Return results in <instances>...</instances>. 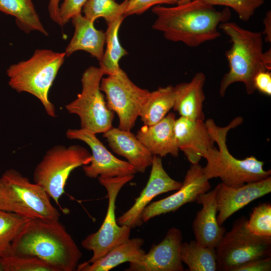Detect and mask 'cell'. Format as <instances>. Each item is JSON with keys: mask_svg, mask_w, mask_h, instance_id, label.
I'll return each instance as SVG.
<instances>
[{"mask_svg": "<svg viewBox=\"0 0 271 271\" xmlns=\"http://www.w3.org/2000/svg\"><path fill=\"white\" fill-rule=\"evenodd\" d=\"M152 11L157 16L153 29L162 32L169 41L182 42L190 47L219 37L217 27L228 22L231 16L228 8L218 11L200 0L172 7L157 5Z\"/></svg>", "mask_w": 271, "mask_h": 271, "instance_id": "1", "label": "cell"}, {"mask_svg": "<svg viewBox=\"0 0 271 271\" xmlns=\"http://www.w3.org/2000/svg\"><path fill=\"white\" fill-rule=\"evenodd\" d=\"M12 254L38 257L56 271L76 270L82 254L59 220L29 219L12 243Z\"/></svg>", "mask_w": 271, "mask_h": 271, "instance_id": "2", "label": "cell"}, {"mask_svg": "<svg viewBox=\"0 0 271 271\" xmlns=\"http://www.w3.org/2000/svg\"><path fill=\"white\" fill-rule=\"evenodd\" d=\"M219 27L228 36L232 43L225 52L229 70L220 84L219 94L223 97L229 86L242 82L248 95L255 91L254 79L261 71L271 69L270 49L263 52V37L260 32L243 29L234 22H226Z\"/></svg>", "mask_w": 271, "mask_h": 271, "instance_id": "3", "label": "cell"}, {"mask_svg": "<svg viewBox=\"0 0 271 271\" xmlns=\"http://www.w3.org/2000/svg\"><path fill=\"white\" fill-rule=\"evenodd\" d=\"M243 118L237 116L227 126L217 125L213 119H207L205 123L207 129L218 146L208 149L203 154L207 161L203 167L204 174L210 180L219 178L223 184L231 187H238L245 184L263 180L271 175V170L263 169L264 162L251 156L240 160L229 152L227 144L229 131L242 123Z\"/></svg>", "mask_w": 271, "mask_h": 271, "instance_id": "4", "label": "cell"}, {"mask_svg": "<svg viewBox=\"0 0 271 271\" xmlns=\"http://www.w3.org/2000/svg\"><path fill=\"white\" fill-rule=\"evenodd\" d=\"M66 57L64 52L36 50L29 59L7 69L9 86L19 93L27 92L35 96L47 114L55 117V107L49 99V91Z\"/></svg>", "mask_w": 271, "mask_h": 271, "instance_id": "5", "label": "cell"}, {"mask_svg": "<svg viewBox=\"0 0 271 271\" xmlns=\"http://www.w3.org/2000/svg\"><path fill=\"white\" fill-rule=\"evenodd\" d=\"M0 210L29 219L59 220L60 217L44 189L14 169L0 178Z\"/></svg>", "mask_w": 271, "mask_h": 271, "instance_id": "6", "label": "cell"}, {"mask_svg": "<svg viewBox=\"0 0 271 271\" xmlns=\"http://www.w3.org/2000/svg\"><path fill=\"white\" fill-rule=\"evenodd\" d=\"M91 154L79 145H56L49 149L34 171V183L42 187L59 205V200L71 172L89 164Z\"/></svg>", "mask_w": 271, "mask_h": 271, "instance_id": "7", "label": "cell"}, {"mask_svg": "<svg viewBox=\"0 0 271 271\" xmlns=\"http://www.w3.org/2000/svg\"><path fill=\"white\" fill-rule=\"evenodd\" d=\"M247 222L243 216L236 220L216 247L217 270L235 271L248 261L270 256L271 237L253 233Z\"/></svg>", "mask_w": 271, "mask_h": 271, "instance_id": "8", "label": "cell"}, {"mask_svg": "<svg viewBox=\"0 0 271 271\" xmlns=\"http://www.w3.org/2000/svg\"><path fill=\"white\" fill-rule=\"evenodd\" d=\"M104 75L100 67H88L82 76L81 93L65 105L68 112L79 117L81 128L95 134L103 133L112 127L114 112L108 107L100 88Z\"/></svg>", "mask_w": 271, "mask_h": 271, "instance_id": "9", "label": "cell"}, {"mask_svg": "<svg viewBox=\"0 0 271 271\" xmlns=\"http://www.w3.org/2000/svg\"><path fill=\"white\" fill-rule=\"evenodd\" d=\"M134 177V175L114 177H98L99 183L106 190L108 196L107 212L99 229L88 235L81 242L82 246L93 252L85 263H91L103 256L116 246L129 239L131 228L119 225L115 218V202L121 189Z\"/></svg>", "mask_w": 271, "mask_h": 271, "instance_id": "10", "label": "cell"}, {"mask_svg": "<svg viewBox=\"0 0 271 271\" xmlns=\"http://www.w3.org/2000/svg\"><path fill=\"white\" fill-rule=\"evenodd\" d=\"M107 76L102 78L100 85L107 105L117 115L118 127L130 131L151 92L136 85L121 68Z\"/></svg>", "mask_w": 271, "mask_h": 271, "instance_id": "11", "label": "cell"}, {"mask_svg": "<svg viewBox=\"0 0 271 271\" xmlns=\"http://www.w3.org/2000/svg\"><path fill=\"white\" fill-rule=\"evenodd\" d=\"M66 136L70 140L81 141L90 148L91 161L89 164L82 166L87 177L91 178L114 177L134 175L137 173L127 161L114 156L97 138L96 134L82 128L68 129Z\"/></svg>", "mask_w": 271, "mask_h": 271, "instance_id": "12", "label": "cell"}, {"mask_svg": "<svg viewBox=\"0 0 271 271\" xmlns=\"http://www.w3.org/2000/svg\"><path fill=\"white\" fill-rule=\"evenodd\" d=\"M209 180L199 163L191 164L181 187L171 195L150 203L142 212L143 222H146L161 214L174 212L185 204L196 201L199 195L210 190L211 185Z\"/></svg>", "mask_w": 271, "mask_h": 271, "instance_id": "13", "label": "cell"}, {"mask_svg": "<svg viewBox=\"0 0 271 271\" xmlns=\"http://www.w3.org/2000/svg\"><path fill=\"white\" fill-rule=\"evenodd\" d=\"M152 169L146 187L135 199L133 205L116 219L117 223L131 228L141 226L143 222L142 214L145 208L157 196L172 191L178 190L182 183L171 178L165 170L160 157L153 155Z\"/></svg>", "mask_w": 271, "mask_h": 271, "instance_id": "14", "label": "cell"}, {"mask_svg": "<svg viewBox=\"0 0 271 271\" xmlns=\"http://www.w3.org/2000/svg\"><path fill=\"white\" fill-rule=\"evenodd\" d=\"M182 241L181 230L170 228L159 244L152 246L137 261L129 262L127 271H183L180 249Z\"/></svg>", "mask_w": 271, "mask_h": 271, "instance_id": "15", "label": "cell"}, {"mask_svg": "<svg viewBox=\"0 0 271 271\" xmlns=\"http://www.w3.org/2000/svg\"><path fill=\"white\" fill-rule=\"evenodd\" d=\"M215 188V201L218 215L217 222L222 224L233 214L251 202L271 192V177L250 182L238 187H231L222 183Z\"/></svg>", "mask_w": 271, "mask_h": 271, "instance_id": "16", "label": "cell"}, {"mask_svg": "<svg viewBox=\"0 0 271 271\" xmlns=\"http://www.w3.org/2000/svg\"><path fill=\"white\" fill-rule=\"evenodd\" d=\"M174 130L179 150L191 164H198L203 154L215 146L204 120L180 116L175 120Z\"/></svg>", "mask_w": 271, "mask_h": 271, "instance_id": "17", "label": "cell"}, {"mask_svg": "<svg viewBox=\"0 0 271 271\" xmlns=\"http://www.w3.org/2000/svg\"><path fill=\"white\" fill-rule=\"evenodd\" d=\"M215 188L201 194L196 201L202 208L196 213L192 223L195 240L200 245L215 249L225 233V228L217 220Z\"/></svg>", "mask_w": 271, "mask_h": 271, "instance_id": "18", "label": "cell"}, {"mask_svg": "<svg viewBox=\"0 0 271 271\" xmlns=\"http://www.w3.org/2000/svg\"><path fill=\"white\" fill-rule=\"evenodd\" d=\"M175 120L174 113H168L158 122L145 125L136 137L153 155L162 158L170 154L177 157L179 149L174 130Z\"/></svg>", "mask_w": 271, "mask_h": 271, "instance_id": "19", "label": "cell"}, {"mask_svg": "<svg viewBox=\"0 0 271 271\" xmlns=\"http://www.w3.org/2000/svg\"><path fill=\"white\" fill-rule=\"evenodd\" d=\"M103 137L112 151L127 160L137 172L144 173L151 166L153 155L130 131L112 126Z\"/></svg>", "mask_w": 271, "mask_h": 271, "instance_id": "20", "label": "cell"}, {"mask_svg": "<svg viewBox=\"0 0 271 271\" xmlns=\"http://www.w3.org/2000/svg\"><path fill=\"white\" fill-rule=\"evenodd\" d=\"M74 27V33L65 51L66 57L77 51L89 53L100 62L104 53L105 44V33L96 29L94 22L82 14L71 19Z\"/></svg>", "mask_w": 271, "mask_h": 271, "instance_id": "21", "label": "cell"}, {"mask_svg": "<svg viewBox=\"0 0 271 271\" xmlns=\"http://www.w3.org/2000/svg\"><path fill=\"white\" fill-rule=\"evenodd\" d=\"M205 81V75L198 72L190 81L174 86L175 100L173 108L181 116L205 120L203 105L205 99L203 90Z\"/></svg>", "mask_w": 271, "mask_h": 271, "instance_id": "22", "label": "cell"}, {"mask_svg": "<svg viewBox=\"0 0 271 271\" xmlns=\"http://www.w3.org/2000/svg\"><path fill=\"white\" fill-rule=\"evenodd\" d=\"M144 243L141 238H129L95 261L78 264L76 270L109 271L123 262H136L146 253L142 248Z\"/></svg>", "mask_w": 271, "mask_h": 271, "instance_id": "23", "label": "cell"}, {"mask_svg": "<svg viewBox=\"0 0 271 271\" xmlns=\"http://www.w3.org/2000/svg\"><path fill=\"white\" fill-rule=\"evenodd\" d=\"M175 100L174 86L160 87L150 92L141 108L139 116L145 125H153L164 118L173 108Z\"/></svg>", "mask_w": 271, "mask_h": 271, "instance_id": "24", "label": "cell"}, {"mask_svg": "<svg viewBox=\"0 0 271 271\" xmlns=\"http://www.w3.org/2000/svg\"><path fill=\"white\" fill-rule=\"evenodd\" d=\"M0 12L14 17L18 27L27 33L36 31L48 35L32 0H0Z\"/></svg>", "mask_w": 271, "mask_h": 271, "instance_id": "25", "label": "cell"}, {"mask_svg": "<svg viewBox=\"0 0 271 271\" xmlns=\"http://www.w3.org/2000/svg\"><path fill=\"white\" fill-rule=\"evenodd\" d=\"M125 16H121L109 22L105 33L106 49L99 62V67L106 75L113 74L120 69V59L128 54L127 51L121 46L119 38L118 31Z\"/></svg>", "mask_w": 271, "mask_h": 271, "instance_id": "26", "label": "cell"}, {"mask_svg": "<svg viewBox=\"0 0 271 271\" xmlns=\"http://www.w3.org/2000/svg\"><path fill=\"white\" fill-rule=\"evenodd\" d=\"M180 254L189 271L217 270L215 249L202 246L195 240L182 243Z\"/></svg>", "mask_w": 271, "mask_h": 271, "instance_id": "27", "label": "cell"}, {"mask_svg": "<svg viewBox=\"0 0 271 271\" xmlns=\"http://www.w3.org/2000/svg\"><path fill=\"white\" fill-rule=\"evenodd\" d=\"M28 219L0 210V257L12 255V243Z\"/></svg>", "mask_w": 271, "mask_h": 271, "instance_id": "28", "label": "cell"}, {"mask_svg": "<svg viewBox=\"0 0 271 271\" xmlns=\"http://www.w3.org/2000/svg\"><path fill=\"white\" fill-rule=\"evenodd\" d=\"M128 0L117 3L114 0H87L82 12L91 21L103 18L107 24L123 16Z\"/></svg>", "mask_w": 271, "mask_h": 271, "instance_id": "29", "label": "cell"}, {"mask_svg": "<svg viewBox=\"0 0 271 271\" xmlns=\"http://www.w3.org/2000/svg\"><path fill=\"white\" fill-rule=\"evenodd\" d=\"M247 226L254 234L271 237V205L264 203L254 207L247 219Z\"/></svg>", "mask_w": 271, "mask_h": 271, "instance_id": "30", "label": "cell"}, {"mask_svg": "<svg viewBox=\"0 0 271 271\" xmlns=\"http://www.w3.org/2000/svg\"><path fill=\"white\" fill-rule=\"evenodd\" d=\"M5 271H56L46 262L36 257L15 255L4 257Z\"/></svg>", "mask_w": 271, "mask_h": 271, "instance_id": "31", "label": "cell"}, {"mask_svg": "<svg viewBox=\"0 0 271 271\" xmlns=\"http://www.w3.org/2000/svg\"><path fill=\"white\" fill-rule=\"evenodd\" d=\"M213 6H224L232 8L240 19L247 21L254 14L255 10L264 3V0H200Z\"/></svg>", "mask_w": 271, "mask_h": 271, "instance_id": "32", "label": "cell"}, {"mask_svg": "<svg viewBox=\"0 0 271 271\" xmlns=\"http://www.w3.org/2000/svg\"><path fill=\"white\" fill-rule=\"evenodd\" d=\"M180 0H128L124 12L125 17L141 15L151 8L157 5H178Z\"/></svg>", "mask_w": 271, "mask_h": 271, "instance_id": "33", "label": "cell"}, {"mask_svg": "<svg viewBox=\"0 0 271 271\" xmlns=\"http://www.w3.org/2000/svg\"><path fill=\"white\" fill-rule=\"evenodd\" d=\"M87 0H63L59 6V14L62 27L71 19L81 14L82 9Z\"/></svg>", "mask_w": 271, "mask_h": 271, "instance_id": "34", "label": "cell"}, {"mask_svg": "<svg viewBox=\"0 0 271 271\" xmlns=\"http://www.w3.org/2000/svg\"><path fill=\"white\" fill-rule=\"evenodd\" d=\"M271 257L254 259L245 263L236 268L235 271H270Z\"/></svg>", "mask_w": 271, "mask_h": 271, "instance_id": "35", "label": "cell"}, {"mask_svg": "<svg viewBox=\"0 0 271 271\" xmlns=\"http://www.w3.org/2000/svg\"><path fill=\"white\" fill-rule=\"evenodd\" d=\"M254 84L255 90L268 96L271 95V73L270 71H261L255 76Z\"/></svg>", "mask_w": 271, "mask_h": 271, "instance_id": "36", "label": "cell"}, {"mask_svg": "<svg viewBox=\"0 0 271 271\" xmlns=\"http://www.w3.org/2000/svg\"><path fill=\"white\" fill-rule=\"evenodd\" d=\"M60 1L50 0L48 5V12L51 19L62 27L59 14Z\"/></svg>", "mask_w": 271, "mask_h": 271, "instance_id": "37", "label": "cell"}, {"mask_svg": "<svg viewBox=\"0 0 271 271\" xmlns=\"http://www.w3.org/2000/svg\"><path fill=\"white\" fill-rule=\"evenodd\" d=\"M264 29L262 33L265 35V39L266 42H271V11H267L263 20Z\"/></svg>", "mask_w": 271, "mask_h": 271, "instance_id": "38", "label": "cell"}, {"mask_svg": "<svg viewBox=\"0 0 271 271\" xmlns=\"http://www.w3.org/2000/svg\"><path fill=\"white\" fill-rule=\"evenodd\" d=\"M0 271H5V264L4 258L0 257Z\"/></svg>", "mask_w": 271, "mask_h": 271, "instance_id": "39", "label": "cell"}, {"mask_svg": "<svg viewBox=\"0 0 271 271\" xmlns=\"http://www.w3.org/2000/svg\"><path fill=\"white\" fill-rule=\"evenodd\" d=\"M192 0H180L178 4H182L188 3Z\"/></svg>", "mask_w": 271, "mask_h": 271, "instance_id": "40", "label": "cell"}]
</instances>
